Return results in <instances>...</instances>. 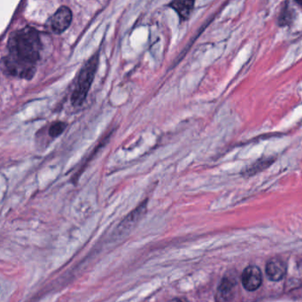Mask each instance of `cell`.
<instances>
[{"label":"cell","instance_id":"6da1fadb","mask_svg":"<svg viewBox=\"0 0 302 302\" xmlns=\"http://www.w3.org/2000/svg\"><path fill=\"white\" fill-rule=\"evenodd\" d=\"M7 49L8 54L2 59L5 72L11 77L31 80L42 50L39 31L29 26L14 31L8 39Z\"/></svg>","mask_w":302,"mask_h":302},{"label":"cell","instance_id":"7a4b0ae2","mask_svg":"<svg viewBox=\"0 0 302 302\" xmlns=\"http://www.w3.org/2000/svg\"><path fill=\"white\" fill-rule=\"evenodd\" d=\"M99 61H100V52L98 51L84 63L83 68L81 69L73 90V93L71 95V103L74 107H80L86 100V97L88 95L89 91L91 89L92 82L94 80V77L97 73Z\"/></svg>","mask_w":302,"mask_h":302},{"label":"cell","instance_id":"3957f363","mask_svg":"<svg viewBox=\"0 0 302 302\" xmlns=\"http://www.w3.org/2000/svg\"><path fill=\"white\" fill-rule=\"evenodd\" d=\"M73 15L70 8L62 6L54 13L48 21L51 31L56 34H62V32L69 29L72 23Z\"/></svg>","mask_w":302,"mask_h":302},{"label":"cell","instance_id":"277c9868","mask_svg":"<svg viewBox=\"0 0 302 302\" xmlns=\"http://www.w3.org/2000/svg\"><path fill=\"white\" fill-rule=\"evenodd\" d=\"M242 284L247 291L257 290L262 282L260 270L255 266H249L242 274Z\"/></svg>","mask_w":302,"mask_h":302},{"label":"cell","instance_id":"5b68a950","mask_svg":"<svg viewBox=\"0 0 302 302\" xmlns=\"http://www.w3.org/2000/svg\"><path fill=\"white\" fill-rule=\"evenodd\" d=\"M286 273V266L282 260L272 259L266 266V274L271 281L283 279Z\"/></svg>","mask_w":302,"mask_h":302},{"label":"cell","instance_id":"8992f818","mask_svg":"<svg viewBox=\"0 0 302 302\" xmlns=\"http://www.w3.org/2000/svg\"><path fill=\"white\" fill-rule=\"evenodd\" d=\"M146 209V201L141 204L139 207H137L134 211H132L126 218L123 220V222L119 226V230L121 232L127 231V229H130L139 221V219L145 214Z\"/></svg>","mask_w":302,"mask_h":302},{"label":"cell","instance_id":"52a82bcc","mask_svg":"<svg viewBox=\"0 0 302 302\" xmlns=\"http://www.w3.org/2000/svg\"><path fill=\"white\" fill-rule=\"evenodd\" d=\"M235 281L231 278H223L219 284L218 290L216 292V301L227 302L229 300L234 293Z\"/></svg>","mask_w":302,"mask_h":302},{"label":"cell","instance_id":"ba28073f","mask_svg":"<svg viewBox=\"0 0 302 302\" xmlns=\"http://www.w3.org/2000/svg\"><path fill=\"white\" fill-rule=\"evenodd\" d=\"M194 1H174L169 7L176 11L181 21H187L191 17V13L194 9Z\"/></svg>","mask_w":302,"mask_h":302},{"label":"cell","instance_id":"9c48e42d","mask_svg":"<svg viewBox=\"0 0 302 302\" xmlns=\"http://www.w3.org/2000/svg\"><path fill=\"white\" fill-rule=\"evenodd\" d=\"M273 161H274L273 158L260 159L259 161H257L255 163H253L252 166H250V168L245 169V175L246 176H252L256 173L262 171L265 168L269 167L273 163Z\"/></svg>","mask_w":302,"mask_h":302},{"label":"cell","instance_id":"30bf717a","mask_svg":"<svg viewBox=\"0 0 302 302\" xmlns=\"http://www.w3.org/2000/svg\"><path fill=\"white\" fill-rule=\"evenodd\" d=\"M293 19V12L290 9V7L286 3V7L283 8V10L280 13L278 23L280 26H289L292 23Z\"/></svg>","mask_w":302,"mask_h":302},{"label":"cell","instance_id":"8fae6325","mask_svg":"<svg viewBox=\"0 0 302 302\" xmlns=\"http://www.w3.org/2000/svg\"><path fill=\"white\" fill-rule=\"evenodd\" d=\"M67 124L63 122H55L52 123L50 128H49V136L52 138H58L66 130Z\"/></svg>","mask_w":302,"mask_h":302},{"label":"cell","instance_id":"7c38bea8","mask_svg":"<svg viewBox=\"0 0 302 302\" xmlns=\"http://www.w3.org/2000/svg\"><path fill=\"white\" fill-rule=\"evenodd\" d=\"M168 302H187V300L184 298H173V299L169 300Z\"/></svg>","mask_w":302,"mask_h":302},{"label":"cell","instance_id":"4fadbf2b","mask_svg":"<svg viewBox=\"0 0 302 302\" xmlns=\"http://www.w3.org/2000/svg\"><path fill=\"white\" fill-rule=\"evenodd\" d=\"M296 3H297L298 6H300L302 8V1H296Z\"/></svg>","mask_w":302,"mask_h":302}]
</instances>
